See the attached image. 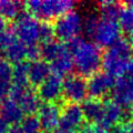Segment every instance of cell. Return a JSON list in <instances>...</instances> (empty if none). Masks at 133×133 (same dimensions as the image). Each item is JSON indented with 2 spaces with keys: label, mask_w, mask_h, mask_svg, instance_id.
I'll return each instance as SVG.
<instances>
[{
  "label": "cell",
  "mask_w": 133,
  "mask_h": 133,
  "mask_svg": "<svg viewBox=\"0 0 133 133\" xmlns=\"http://www.w3.org/2000/svg\"><path fill=\"white\" fill-rule=\"evenodd\" d=\"M123 118V110L114 101H107L103 103V113L99 125L103 129H109L116 127L122 121Z\"/></svg>",
  "instance_id": "4fadbf2b"
},
{
  "label": "cell",
  "mask_w": 133,
  "mask_h": 133,
  "mask_svg": "<svg viewBox=\"0 0 133 133\" xmlns=\"http://www.w3.org/2000/svg\"><path fill=\"white\" fill-rule=\"evenodd\" d=\"M82 16L76 10L61 16L53 24L55 36L66 42L78 38V35L82 31Z\"/></svg>",
  "instance_id": "277c9868"
},
{
  "label": "cell",
  "mask_w": 133,
  "mask_h": 133,
  "mask_svg": "<svg viewBox=\"0 0 133 133\" xmlns=\"http://www.w3.org/2000/svg\"><path fill=\"white\" fill-rule=\"evenodd\" d=\"M29 63L28 61H22L12 66V85L29 88Z\"/></svg>",
  "instance_id": "7402d4cb"
},
{
  "label": "cell",
  "mask_w": 133,
  "mask_h": 133,
  "mask_svg": "<svg viewBox=\"0 0 133 133\" xmlns=\"http://www.w3.org/2000/svg\"><path fill=\"white\" fill-rule=\"evenodd\" d=\"M51 74V68L44 60H36L29 63V83L33 87H39Z\"/></svg>",
  "instance_id": "9a60e30c"
},
{
  "label": "cell",
  "mask_w": 133,
  "mask_h": 133,
  "mask_svg": "<svg viewBox=\"0 0 133 133\" xmlns=\"http://www.w3.org/2000/svg\"><path fill=\"white\" fill-rule=\"evenodd\" d=\"M63 80L57 74L51 73L38 87V93L41 101L44 103H57L62 97Z\"/></svg>",
  "instance_id": "30bf717a"
},
{
  "label": "cell",
  "mask_w": 133,
  "mask_h": 133,
  "mask_svg": "<svg viewBox=\"0 0 133 133\" xmlns=\"http://www.w3.org/2000/svg\"><path fill=\"white\" fill-rule=\"evenodd\" d=\"M120 35H121V28L118 22L101 19L92 38L94 39L97 45L110 48L120 39Z\"/></svg>",
  "instance_id": "9c48e42d"
},
{
  "label": "cell",
  "mask_w": 133,
  "mask_h": 133,
  "mask_svg": "<svg viewBox=\"0 0 133 133\" xmlns=\"http://www.w3.org/2000/svg\"><path fill=\"white\" fill-rule=\"evenodd\" d=\"M0 118L7 121L10 125H16L22 122L24 113L18 103L8 99L0 103Z\"/></svg>",
  "instance_id": "5bb4252c"
},
{
  "label": "cell",
  "mask_w": 133,
  "mask_h": 133,
  "mask_svg": "<svg viewBox=\"0 0 133 133\" xmlns=\"http://www.w3.org/2000/svg\"><path fill=\"white\" fill-rule=\"evenodd\" d=\"M82 133H110L108 130L101 128L100 125H88L82 130Z\"/></svg>",
  "instance_id": "d6a6232c"
},
{
  "label": "cell",
  "mask_w": 133,
  "mask_h": 133,
  "mask_svg": "<svg viewBox=\"0 0 133 133\" xmlns=\"http://www.w3.org/2000/svg\"><path fill=\"white\" fill-rule=\"evenodd\" d=\"M8 133H23L21 127H20V124H16V125H11L10 127V130Z\"/></svg>",
  "instance_id": "e575fe53"
},
{
  "label": "cell",
  "mask_w": 133,
  "mask_h": 133,
  "mask_svg": "<svg viewBox=\"0 0 133 133\" xmlns=\"http://www.w3.org/2000/svg\"><path fill=\"white\" fill-rule=\"evenodd\" d=\"M10 124L5 121L2 118H0V133H8L10 130Z\"/></svg>",
  "instance_id": "836d02e7"
},
{
  "label": "cell",
  "mask_w": 133,
  "mask_h": 133,
  "mask_svg": "<svg viewBox=\"0 0 133 133\" xmlns=\"http://www.w3.org/2000/svg\"><path fill=\"white\" fill-rule=\"evenodd\" d=\"M66 45L72 55L74 68L81 77H91L99 72L102 65V55L99 45L79 37L69 41Z\"/></svg>",
  "instance_id": "6da1fadb"
},
{
  "label": "cell",
  "mask_w": 133,
  "mask_h": 133,
  "mask_svg": "<svg viewBox=\"0 0 133 133\" xmlns=\"http://www.w3.org/2000/svg\"><path fill=\"white\" fill-rule=\"evenodd\" d=\"M61 110L57 103H43L38 111V119L41 130L45 133H53L57 131L60 122Z\"/></svg>",
  "instance_id": "7c38bea8"
},
{
  "label": "cell",
  "mask_w": 133,
  "mask_h": 133,
  "mask_svg": "<svg viewBox=\"0 0 133 133\" xmlns=\"http://www.w3.org/2000/svg\"><path fill=\"white\" fill-rule=\"evenodd\" d=\"M102 66L104 72L112 77L121 78L129 72L132 66V47L125 39H119L108 48L102 56Z\"/></svg>",
  "instance_id": "7a4b0ae2"
},
{
  "label": "cell",
  "mask_w": 133,
  "mask_h": 133,
  "mask_svg": "<svg viewBox=\"0 0 133 133\" xmlns=\"http://www.w3.org/2000/svg\"><path fill=\"white\" fill-rule=\"evenodd\" d=\"M53 37H55V31L52 24L50 22H41L39 30V42H49L53 40Z\"/></svg>",
  "instance_id": "4316f807"
},
{
  "label": "cell",
  "mask_w": 133,
  "mask_h": 133,
  "mask_svg": "<svg viewBox=\"0 0 133 133\" xmlns=\"http://www.w3.org/2000/svg\"><path fill=\"white\" fill-rule=\"evenodd\" d=\"M120 11H121V7L115 1H103L100 3V15L104 20L116 21Z\"/></svg>",
  "instance_id": "603a6c76"
},
{
  "label": "cell",
  "mask_w": 133,
  "mask_h": 133,
  "mask_svg": "<svg viewBox=\"0 0 133 133\" xmlns=\"http://www.w3.org/2000/svg\"><path fill=\"white\" fill-rule=\"evenodd\" d=\"M23 133H40L41 125L37 115H26L20 123Z\"/></svg>",
  "instance_id": "484cf974"
},
{
  "label": "cell",
  "mask_w": 133,
  "mask_h": 133,
  "mask_svg": "<svg viewBox=\"0 0 133 133\" xmlns=\"http://www.w3.org/2000/svg\"><path fill=\"white\" fill-rule=\"evenodd\" d=\"M99 16L97 12L94 11H89L88 14L84 16V18L82 19V31L85 33L87 36L93 37L95 30L98 28V24L100 22Z\"/></svg>",
  "instance_id": "cb8c5ba5"
},
{
  "label": "cell",
  "mask_w": 133,
  "mask_h": 133,
  "mask_svg": "<svg viewBox=\"0 0 133 133\" xmlns=\"http://www.w3.org/2000/svg\"><path fill=\"white\" fill-rule=\"evenodd\" d=\"M17 40H18V38L16 37L12 29H7V30L1 32L0 33V51L3 52Z\"/></svg>",
  "instance_id": "83f0119b"
},
{
  "label": "cell",
  "mask_w": 133,
  "mask_h": 133,
  "mask_svg": "<svg viewBox=\"0 0 133 133\" xmlns=\"http://www.w3.org/2000/svg\"><path fill=\"white\" fill-rule=\"evenodd\" d=\"M82 112L84 119L90 122L100 123L103 113V103L97 99H88L82 103Z\"/></svg>",
  "instance_id": "ac0fdd59"
},
{
  "label": "cell",
  "mask_w": 133,
  "mask_h": 133,
  "mask_svg": "<svg viewBox=\"0 0 133 133\" xmlns=\"http://www.w3.org/2000/svg\"><path fill=\"white\" fill-rule=\"evenodd\" d=\"M83 121L84 116L81 107L69 103L61 111L59 127L56 133H74L83 124Z\"/></svg>",
  "instance_id": "8992f818"
},
{
  "label": "cell",
  "mask_w": 133,
  "mask_h": 133,
  "mask_svg": "<svg viewBox=\"0 0 133 133\" xmlns=\"http://www.w3.org/2000/svg\"><path fill=\"white\" fill-rule=\"evenodd\" d=\"M7 20L3 18V17L0 16V33L3 32L5 30H7Z\"/></svg>",
  "instance_id": "d590c367"
},
{
  "label": "cell",
  "mask_w": 133,
  "mask_h": 133,
  "mask_svg": "<svg viewBox=\"0 0 133 133\" xmlns=\"http://www.w3.org/2000/svg\"><path fill=\"white\" fill-rule=\"evenodd\" d=\"M113 101L120 107H131L133 104V66L127 74L119 78L112 89Z\"/></svg>",
  "instance_id": "ba28073f"
},
{
  "label": "cell",
  "mask_w": 133,
  "mask_h": 133,
  "mask_svg": "<svg viewBox=\"0 0 133 133\" xmlns=\"http://www.w3.org/2000/svg\"><path fill=\"white\" fill-rule=\"evenodd\" d=\"M26 12V6L20 1L11 0H1L0 1V16L6 20H16Z\"/></svg>",
  "instance_id": "d6986e66"
},
{
  "label": "cell",
  "mask_w": 133,
  "mask_h": 133,
  "mask_svg": "<svg viewBox=\"0 0 133 133\" xmlns=\"http://www.w3.org/2000/svg\"><path fill=\"white\" fill-rule=\"evenodd\" d=\"M18 104L23 111L24 115H35L36 113H38L42 103H41V100L38 93H37V91L31 88H28L22 93L21 98L19 99Z\"/></svg>",
  "instance_id": "e0dca14e"
},
{
  "label": "cell",
  "mask_w": 133,
  "mask_h": 133,
  "mask_svg": "<svg viewBox=\"0 0 133 133\" xmlns=\"http://www.w3.org/2000/svg\"><path fill=\"white\" fill-rule=\"evenodd\" d=\"M115 80L113 77L110 76L107 72H97L93 76L89 77V80L87 81L88 85V95L91 99L103 98L113 89Z\"/></svg>",
  "instance_id": "8fae6325"
},
{
  "label": "cell",
  "mask_w": 133,
  "mask_h": 133,
  "mask_svg": "<svg viewBox=\"0 0 133 133\" xmlns=\"http://www.w3.org/2000/svg\"><path fill=\"white\" fill-rule=\"evenodd\" d=\"M49 64L53 74H57V76H59L61 78L63 76H69V73L74 68V64H73L72 55L70 52L68 45H66L64 51Z\"/></svg>",
  "instance_id": "2e32d148"
},
{
  "label": "cell",
  "mask_w": 133,
  "mask_h": 133,
  "mask_svg": "<svg viewBox=\"0 0 133 133\" xmlns=\"http://www.w3.org/2000/svg\"><path fill=\"white\" fill-rule=\"evenodd\" d=\"M66 44L59 42V41L51 40L49 42L41 43L40 45V57L42 58V60H44L48 63L51 62L58 58L62 52L65 50Z\"/></svg>",
  "instance_id": "ffe728a7"
},
{
  "label": "cell",
  "mask_w": 133,
  "mask_h": 133,
  "mask_svg": "<svg viewBox=\"0 0 133 133\" xmlns=\"http://www.w3.org/2000/svg\"><path fill=\"white\" fill-rule=\"evenodd\" d=\"M40 23L41 21H39L33 16L28 12H23L15 21L12 30L18 40L23 42L26 45L37 44V42H39Z\"/></svg>",
  "instance_id": "5b68a950"
},
{
  "label": "cell",
  "mask_w": 133,
  "mask_h": 133,
  "mask_svg": "<svg viewBox=\"0 0 133 133\" xmlns=\"http://www.w3.org/2000/svg\"><path fill=\"white\" fill-rule=\"evenodd\" d=\"M119 26L122 30L127 32H131L133 30V8L124 7L121 8L119 15Z\"/></svg>",
  "instance_id": "d4e9b609"
},
{
  "label": "cell",
  "mask_w": 133,
  "mask_h": 133,
  "mask_svg": "<svg viewBox=\"0 0 133 133\" xmlns=\"http://www.w3.org/2000/svg\"><path fill=\"white\" fill-rule=\"evenodd\" d=\"M112 133H133V119L122 121L113 128Z\"/></svg>",
  "instance_id": "f546056e"
},
{
  "label": "cell",
  "mask_w": 133,
  "mask_h": 133,
  "mask_svg": "<svg viewBox=\"0 0 133 133\" xmlns=\"http://www.w3.org/2000/svg\"><path fill=\"white\" fill-rule=\"evenodd\" d=\"M40 58V47L38 44L27 45V59L30 61L39 60Z\"/></svg>",
  "instance_id": "1f68e13d"
},
{
  "label": "cell",
  "mask_w": 133,
  "mask_h": 133,
  "mask_svg": "<svg viewBox=\"0 0 133 133\" xmlns=\"http://www.w3.org/2000/svg\"><path fill=\"white\" fill-rule=\"evenodd\" d=\"M63 98L73 104H78L79 102L85 101L88 95V85L87 81L81 76H68L63 80Z\"/></svg>",
  "instance_id": "52a82bcc"
},
{
  "label": "cell",
  "mask_w": 133,
  "mask_h": 133,
  "mask_svg": "<svg viewBox=\"0 0 133 133\" xmlns=\"http://www.w3.org/2000/svg\"><path fill=\"white\" fill-rule=\"evenodd\" d=\"M129 42H130L131 47H133V30L131 32H129Z\"/></svg>",
  "instance_id": "8d00e7d4"
},
{
  "label": "cell",
  "mask_w": 133,
  "mask_h": 133,
  "mask_svg": "<svg viewBox=\"0 0 133 133\" xmlns=\"http://www.w3.org/2000/svg\"><path fill=\"white\" fill-rule=\"evenodd\" d=\"M24 6L28 14L39 21L50 22L74 10L76 2L72 0H30L24 2Z\"/></svg>",
  "instance_id": "3957f363"
},
{
  "label": "cell",
  "mask_w": 133,
  "mask_h": 133,
  "mask_svg": "<svg viewBox=\"0 0 133 133\" xmlns=\"http://www.w3.org/2000/svg\"><path fill=\"white\" fill-rule=\"evenodd\" d=\"M11 88H12V81L0 80V103L9 99Z\"/></svg>",
  "instance_id": "4dcf8cb0"
},
{
  "label": "cell",
  "mask_w": 133,
  "mask_h": 133,
  "mask_svg": "<svg viewBox=\"0 0 133 133\" xmlns=\"http://www.w3.org/2000/svg\"><path fill=\"white\" fill-rule=\"evenodd\" d=\"M12 78V65L5 58H0V80L11 81Z\"/></svg>",
  "instance_id": "f1b7e54d"
},
{
  "label": "cell",
  "mask_w": 133,
  "mask_h": 133,
  "mask_svg": "<svg viewBox=\"0 0 133 133\" xmlns=\"http://www.w3.org/2000/svg\"><path fill=\"white\" fill-rule=\"evenodd\" d=\"M3 58L10 63H20L27 59V45L20 40H17L8 49L3 51Z\"/></svg>",
  "instance_id": "44dd1931"
}]
</instances>
